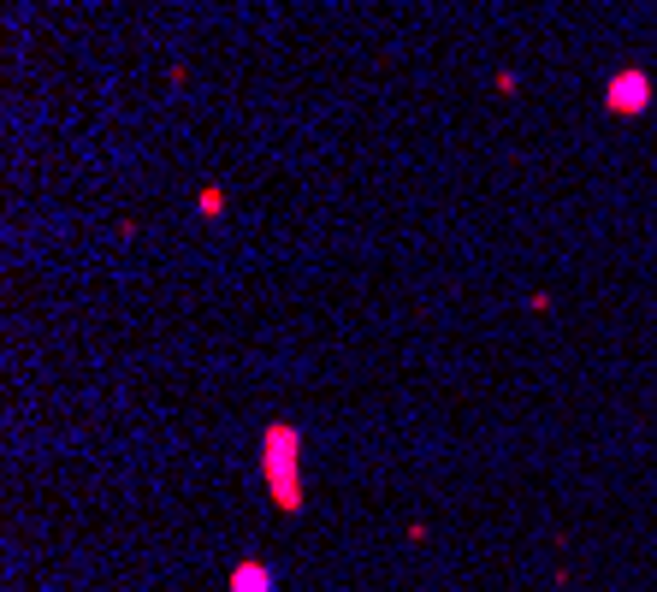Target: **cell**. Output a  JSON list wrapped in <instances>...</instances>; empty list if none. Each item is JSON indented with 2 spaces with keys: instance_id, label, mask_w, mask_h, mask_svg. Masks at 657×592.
Here are the masks:
<instances>
[{
  "instance_id": "cell-2",
  "label": "cell",
  "mask_w": 657,
  "mask_h": 592,
  "mask_svg": "<svg viewBox=\"0 0 657 592\" xmlns=\"http://www.w3.org/2000/svg\"><path fill=\"white\" fill-rule=\"evenodd\" d=\"M645 101V77H622L616 84V107H640Z\"/></svg>"
},
{
  "instance_id": "cell-1",
  "label": "cell",
  "mask_w": 657,
  "mask_h": 592,
  "mask_svg": "<svg viewBox=\"0 0 657 592\" xmlns=\"http://www.w3.org/2000/svg\"><path fill=\"white\" fill-rule=\"evenodd\" d=\"M231 592H272V575H267V569H255V563H244L237 575H231Z\"/></svg>"
}]
</instances>
